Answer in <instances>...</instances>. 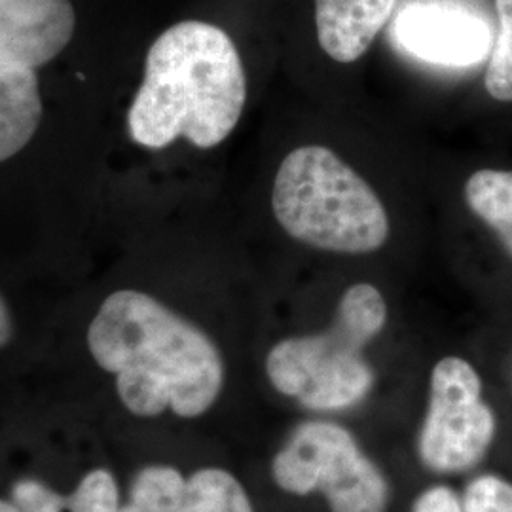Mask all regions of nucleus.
Masks as SVG:
<instances>
[{"label": "nucleus", "instance_id": "obj_1", "mask_svg": "<svg viewBox=\"0 0 512 512\" xmlns=\"http://www.w3.org/2000/svg\"><path fill=\"white\" fill-rule=\"evenodd\" d=\"M95 363L114 374L122 404L139 418H200L217 403L224 361L198 325L141 291L105 298L88 329Z\"/></svg>", "mask_w": 512, "mask_h": 512}, {"label": "nucleus", "instance_id": "obj_2", "mask_svg": "<svg viewBox=\"0 0 512 512\" xmlns=\"http://www.w3.org/2000/svg\"><path fill=\"white\" fill-rule=\"evenodd\" d=\"M247 78L234 40L205 21H181L148 50L145 78L128 112L131 139L150 150L179 137L220 145L238 126Z\"/></svg>", "mask_w": 512, "mask_h": 512}, {"label": "nucleus", "instance_id": "obj_3", "mask_svg": "<svg viewBox=\"0 0 512 512\" xmlns=\"http://www.w3.org/2000/svg\"><path fill=\"white\" fill-rule=\"evenodd\" d=\"M272 207L291 238L330 253H374L389 238L378 194L327 147L296 148L283 160Z\"/></svg>", "mask_w": 512, "mask_h": 512}, {"label": "nucleus", "instance_id": "obj_4", "mask_svg": "<svg viewBox=\"0 0 512 512\" xmlns=\"http://www.w3.org/2000/svg\"><path fill=\"white\" fill-rule=\"evenodd\" d=\"M385 323L384 294L370 283L349 287L329 329L285 338L270 349L266 357L270 384L313 412L355 408L374 387L376 374L365 351Z\"/></svg>", "mask_w": 512, "mask_h": 512}, {"label": "nucleus", "instance_id": "obj_5", "mask_svg": "<svg viewBox=\"0 0 512 512\" xmlns=\"http://www.w3.org/2000/svg\"><path fill=\"white\" fill-rule=\"evenodd\" d=\"M279 490L323 494L330 512H385L389 486L346 427L311 420L296 425L272 461Z\"/></svg>", "mask_w": 512, "mask_h": 512}, {"label": "nucleus", "instance_id": "obj_6", "mask_svg": "<svg viewBox=\"0 0 512 512\" xmlns=\"http://www.w3.org/2000/svg\"><path fill=\"white\" fill-rule=\"evenodd\" d=\"M495 414L484 401L475 366L461 357H444L431 372L429 404L418 450L425 469L458 475L473 469L495 439Z\"/></svg>", "mask_w": 512, "mask_h": 512}, {"label": "nucleus", "instance_id": "obj_7", "mask_svg": "<svg viewBox=\"0 0 512 512\" xmlns=\"http://www.w3.org/2000/svg\"><path fill=\"white\" fill-rule=\"evenodd\" d=\"M395 42L421 61L446 67H469L492 52V27L452 2L418 0L406 4L391 27Z\"/></svg>", "mask_w": 512, "mask_h": 512}, {"label": "nucleus", "instance_id": "obj_8", "mask_svg": "<svg viewBox=\"0 0 512 512\" xmlns=\"http://www.w3.org/2000/svg\"><path fill=\"white\" fill-rule=\"evenodd\" d=\"M74 27L71 0H0V65L37 71L67 48Z\"/></svg>", "mask_w": 512, "mask_h": 512}, {"label": "nucleus", "instance_id": "obj_9", "mask_svg": "<svg viewBox=\"0 0 512 512\" xmlns=\"http://www.w3.org/2000/svg\"><path fill=\"white\" fill-rule=\"evenodd\" d=\"M397 0H315V25L321 48L338 63L365 54L391 19Z\"/></svg>", "mask_w": 512, "mask_h": 512}, {"label": "nucleus", "instance_id": "obj_10", "mask_svg": "<svg viewBox=\"0 0 512 512\" xmlns=\"http://www.w3.org/2000/svg\"><path fill=\"white\" fill-rule=\"evenodd\" d=\"M40 120L37 71L0 65V164L29 145Z\"/></svg>", "mask_w": 512, "mask_h": 512}, {"label": "nucleus", "instance_id": "obj_11", "mask_svg": "<svg viewBox=\"0 0 512 512\" xmlns=\"http://www.w3.org/2000/svg\"><path fill=\"white\" fill-rule=\"evenodd\" d=\"M12 501L21 512H120L116 478L107 469H93L71 495L57 494L35 478H23L12 488Z\"/></svg>", "mask_w": 512, "mask_h": 512}, {"label": "nucleus", "instance_id": "obj_12", "mask_svg": "<svg viewBox=\"0 0 512 512\" xmlns=\"http://www.w3.org/2000/svg\"><path fill=\"white\" fill-rule=\"evenodd\" d=\"M465 200L512 255V171H476L465 183Z\"/></svg>", "mask_w": 512, "mask_h": 512}, {"label": "nucleus", "instance_id": "obj_13", "mask_svg": "<svg viewBox=\"0 0 512 512\" xmlns=\"http://www.w3.org/2000/svg\"><path fill=\"white\" fill-rule=\"evenodd\" d=\"M184 512H255L236 476L219 467H205L186 476Z\"/></svg>", "mask_w": 512, "mask_h": 512}, {"label": "nucleus", "instance_id": "obj_14", "mask_svg": "<svg viewBox=\"0 0 512 512\" xmlns=\"http://www.w3.org/2000/svg\"><path fill=\"white\" fill-rule=\"evenodd\" d=\"M186 476L171 465H147L133 476L120 512H184Z\"/></svg>", "mask_w": 512, "mask_h": 512}, {"label": "nucleus", "instance_id": "obj_15", "mask_svg": "<svg viewBox=\"0 0 512 512\" xmlns=\"http://www.w3.org/2000/svg\"><path fill=\"white\" fill-rule=\"evenodd\" d=\"M497 35L490 52L484 84L497 101H512V0H495Z\"/></svg>", "mask_w": 512, "mask_h": 512}, {"label": "nucleus", "instance_id": "obj_16", "mask_svg": "<svg viewBox=\"0 0 512 512\" xmlns=\"http://www.w3.org/2000/svg\"><path fill=\"white\" fill-rule=\"evenodd\" d=\"M463 512H512V484L497 475L471 480L461 497Z\"/></svg>", "mask_w": 512, "mask_h": 512}, {"label": "nucleus", "instance_id": "obj_17", "mask_svg": "<svg viewBox=\"0 0 512 512\" xmlns=\"http://www.w3.org/2000/svg\"><path fill=\"white\" fill-rule=\"evenodd\" d=\"M412 512H463V505L452 488L433 486L416 497Z\"/></svg>", "mask_w": 512, "mask_h": 512}, {"label": "nucleus", "instance_id": "obj_18", "mask_svg": "<svg viewBox=\"0 0 512 512\" xmlns=\"http://www.w3.org/2000/svg\"><path fill=\"white\" fill-rule=\"evenodd\" d=\"M14 336V321H12V313L8 304L4 302V298L0 296V349L10 344Z\"/></svg>", "mask_w": 512, "mask_h": 512}, {"label": "nucleus", "instance_id": "obj_19", "mask_svg": "<svg viewBox=\"0 0 512 512\" xmlns=\"http://www.w3.org/2000/svg\"><path fill=\"white\" fill-rule=\"evenodd\" d=\"M0 512H21L18 507L14 505V501H4L0 499Z\"/></svg>", "mask_w": 512, "mask_h": 512}]
</instances>
